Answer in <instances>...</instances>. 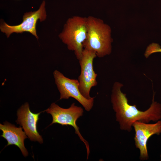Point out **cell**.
<instances>
[{"label": "cell", "mask_w": 161, "mask_h": 161, "mask_svg": "<svg viewBox=\"0 0 161 161\" xmlns=\"http://www.w3.org/2000/svg\"><path fill=\"white\" fill-rule=\"evenodd\" d=\"M122 86L120 83H115L111 96L116 120L119 123L121 129L130 132L135 122L148 123L151 121H157L161 118V106L154 101V95L150 107L145 111H141L137 108L136 105L129 104L126 95L121 91Z\"/></svg>", "instance_id": "6da1fadb"}, {"label": "cell", "mask_w": 161, "mask_h": 161, "mask_svg": "<svg viewBox=\"0 0 161 161\" xmlns=\"http://www.w3.org/2000/svg\"><path fill=\"white\" fill-rule=\"evenodd\" d=\"M86 37L83 42V48L93 50L97 57L101 58L111 51V29L103 21L92 16L87 18Z\"/></svg>", "instance_id": "7a4b0ae2"}, {"label": "cell", "mask_w": 161, "mask_h": 161, "mask_svg": "<svg viewBox=\"0 0 161 161\" xmlns=\"http://www.w3.org/2000/svg\"><path fill=\"white\" fill-rule=\"evenodd\" d=\"M87 32V18L75 16L68 18L59 35L68 49L74 52L79 60L82 57L84 49L83 44L86 38Z\"/></svg>", "instance_id": "3957f363"}, {"label": "cell", "mask_w": 161, "mask_h": 161, "mask_svg": "<svg viewBox=\"0 0 161 161\" xmlns=\"http://www.w3.org/2000/svg\"><path fill=\"white\" fill-rule=\"evenodd\" d=\"M44 111L51 114L52 117V121L49 126L56 123L62 126H70L74 128L75 134L78 136L85 145L87 160L90 153L89 144L81 135L79 130V128L76 124L78 119L83 115V108L75 105V103H72L69 108L65 109L53 103L50 107Z\"/></svg>", "instance_id": "277c9868"}, {"label": "cell", "mask_w": 161, "mask_h": 161, "mask_svg": "<svg viewBox=\"0 0 161 161\" xmlns=\"http://www.w3.org/2000/svg\"><path fill=\"white\" fill-rule=\"evenodd\" d=\"M53 75L60 93V100L72 97L79 102L86 111L89 112L92 109L95 97L88 99L82 95L79 89L78 80L68 78L57 70L54 71Z\"/></svg>", "instance_id": "5b68a950"}, {"label": "cell", "mask_w": 161, "mask_h": 161, "mask_svg": "<svg viewBox=\"0 0 161 161\" xmlns=\"http://www.w3.org/2000/svg\"><path fill=\"white\" fill-rule=\"evenodd\" d=\"M97 57L96 52L84 49L81 58L79 60L81 72L78 77L79 88L82 95L85 98H92L90 93L92 87L97 85V75L94 71L93 61Z\"/></svg>", "instance_id": "8992f818"}, {"label": "cell", "mask_w": 161, "mask_h": 161, "mask_svg": "<svg viewBox=\"0 0 161 161\" xmlns=\"http://www.w3.org/2000/svg\"><path fill=\"white\" fill-rule=\"evenodd\" d=\"M45 4V1H43L37 10L25 13L23 17V21L20 24L10 26L4 22H1L0 26L1 31L5 33L7 38L13 33H21L27 32L31 33L38 39L36 29V23L39 19L42 22L46 18Z\"/></svg>", "instance_id": "52a82bcc"}, {"label": "cell", "mask_w": 161, "mask_h": 161, "mask_svg": "<svg viewBox=\"0 0 161 161\" xmlns=\"http://www.w3.org/2000/svg\"><path fill=\"white\" fill-rule=\"evenodd\" d=\"M135 134L134 139L136 148L140 151V159L142 160L148 158L147 144L149 139L153 135L161 133V121L154 124H148L139 121L134 122L132 125Z\"/></svg>", "instance_id": "ba28073f"}, {"label": "cell", "mask_w": 161, "mask_h": 161, "mask_svg": "<svg viewBox=\"0 0 161 161\" xmlns=\"http://www.w3.org/2000/svg\"><path fill=\"white\" fill-rule=\"evenodd\" d=\"M41 112L34 113L30 110L28 103L22 105L17 111V124L22 126L26 134L32 141H37L40 143L43 139L37 130V125L39 116Z\"/></svg>", "instance_id": "9c48e42d"}, {"label": "cell", "mask_w": 161, "mask_h": 161, "mask_svg": "<svg viewBox=\"0 0 161 161\" xmlns=\"http://www.w3.org/2000/svg\"><path fill=\"white\" fill-rule=\"evenodd\" d=\"M0 129L2 131L1 137L7 141L5 146L14 145L17 146L21 151L22 154L26 157L28 154V152L24 146V140L27 138L21 126L18 127L14 125L5 121L3 124H0Z\"/></svg>", "instance_id": "30bf717a"}, {"label": "cell", "mask_w": 161, "mask_h": 161, "mask_svg": "<svg viewBox=\"0 0 161 161\" xmlns=\"http://www.w3.org/2000/svg\"><path fill=\"white\" fill-rule=\"evenodd\" d=\"M157 52H161L160 46L157 44L152 43L147 47L145 56L146 58H148L151 54Z\"/></svg>", "instance_id": "8fae6325"}]
</instances>
